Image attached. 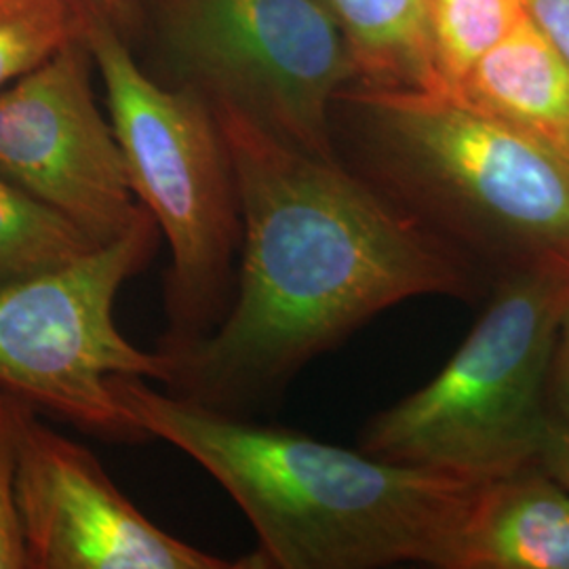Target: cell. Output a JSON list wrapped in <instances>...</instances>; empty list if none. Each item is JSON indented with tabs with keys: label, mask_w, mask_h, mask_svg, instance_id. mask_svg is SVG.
Returning <instances> with one entry per match:
<instances>
[{
	"label": "cell",
	"mask_w": 569,
	"mask_h": 569,
	"mask_svg": "<svg viewBox=\"0 0 569 569\" xmlns=\"http://www.w3.org/2000/svg\"><path fill=\"white\" fill-rule=\"evenodd\" d=\"M103 11L122 32L140 23V0H82Z\"/></svg>",
	"instance_id": "obj_20"
},
{
	"label": "cell",
	"mask_w": 569,
	"mask_h": 569,
	"mask_svg": "<svg viewBox=\"0 0 569 569\" xmlns=\"http://www.w3.org/2000/svg\"><path fill=\"white\" fill-rule=\"evenodd\" d=\"M239 186L243 239L224 321L167 357L169 392L256 418L312 359L422 296L472 298L477 264L338 159L211 106Z\"/></svg>",
	"instance_id": "obj_1"
},
{
	"label": "cell",
	"mask_w": 569,
	"mask_h": 569,
	"mask_svg": "<svg viewBox=\"0 0 569 569\" xmlns=\"http://www.w3.org/2000/svg\"><path fill=\"white\" fill-rule=\"evenodd\" d=\"M531 21L569 63V0H523Z\"/></svg>",
	"instance_id": "obj_18"
},
{
	"label": "cell",
	"mask_w": 569,
	"mask_h": 569,
	"mask_svg": "<svg viewBox=\"0 0 569 569\" xmlns=\"http://www.w3.org/2000/svg\"><path fill=\"white\" fill-rule=\"evenodd\" d=\"M117 401L203 467L239 505L258 547L237 569L437 568L475 483L237 418L117 376Z\"/></svg>",
	"instance_id": "obj_2"
},
{
	"label": "cell",
	"mask_w": 569,
	"mask_h": 569,
	"mask_svg": "<svg viewBox=\"0 0 569 569\" xmlns=\"http://www.w3.org/2000/svg\"><path fill=\"white\" fill-rule=\"evenodd\" d=\"M569 163V63L526 18L449 91Z\"/></svg>",
	"instance_id": "obj_11"
},
{
	"label": "cell",
	"mask_w": 569,
	"mask_h": 569,
	"mask_svg": "<svg viewBox=\"0 0 569 569\" xmlns=\"http://www.w3.org/2000/svg\"><path fill=\"white\" fill-rule=\"evenodd\" d=\"M16 502L26 569H237L152 523L89 449L39 416L21 443Z\"/></svg>",
	"instance_id": "obj_9"
},
{
	"label": "cell",
	"mask_w": 569,
	"mask_h": 569,
	"mask_svg": "<svg viewBox=\"0 0 569 569\" xmlns=\"http://www.w3.org/2000/svg\"><path fill=\"white\" fill-rule=\"evenodd\" d=\"M91 68L84 41L68 42L0 91V173L108 244L146 207L114 127L96 102Z\"/></svg>",
	"instance_id": "obj_8"
},
{
	"label": "cell",
	"mask_w": 569,
	"mask_h": 569,
	"mask_svg": "<svg viewBox=\"0 0 569 569\" xmlns=\"http://www.w3.org/2000/svg\"><path fill=\"white\" fill-rule=\"evenodd\" d=\"M538 467L545 468L555 481L569 489V428L552 420L540 449Z\"/></svg>",
	"instance_id": "obj_19"
},
{
	"label": "cell",
	"mask_w": 569,
	"mask_h": 569,
	"mask_svg": "<svg viewBox=\"0 0 569 569\" xmlns=\"http://www.w3.org/2000/svg\"><path fill=\"white\" fill-rule=\"evenodd\" d=\"M439 569H569V489L545 468L475 483Z\"/></svg>",
	"instance_id": "obj_10"
},
{
	"label": "cell",
	"mask_w": 569,
	"mask_h": 569,
	"mask_svg": "<svg viewBox=\"0 0 569 569\" xmlns=\"http://www.w3.org/2000/svg\"><path fill=\"white\" fill-rule=\"evenodd\" d=\"M37 416L26 399L0 387V569H26L16 481L21 443Z\"/></svg>",
	"instance_id": "obj_16"
},
{
	"label": "cell",
	"mask_w": 569,
	"mask_h": 569,
	"mask_svg": "<svg viewBox=\"0 0 569 569\" xmlns=\"http://www.w3.org/2000/svg\"><path fill=\"white\" fill-rule=\"evenodd\" d=\"M549 409L552 420L569 428V312L559 331L549 376Z\"/></svg>",
	"instance_id": "obj_17"
},
{
	"label": "cell",
	"mask_w": 569,
	"mask_h": 569,
	"mask_svg": "<svg viewBox=\"0 0 569 569\" xmlns=\"http://www.w3.org/2000/svg\"><path fill=\"white\" fill-rule=\"evenodd\" d=\"M161 228L143 213L129 232L81 260L0 289V387L37 411L117 443L152 437L117 401V376L169 382V361L122 336V284L152 262Z\"/></svg>",
	"instance_id": "obj_7"
},
{
	"label": "cell",
	"mask_w": 569,
	"mask_h": 569,
	"mask_svg": "<svg viewBox=\"0 0 569 569\" xmlns=\"http://www.w3.org/2000/svg\"><path fill=\"white\" fill-rule=\"evenodd\" d=\"M89 7L82 0H0V91L68 42L82 41Z\"/></svg>",
	"instance_id": "obj_15"
},
{
	"label": "cell",
	"mask_w": 569,
	"mask_h": 569,
	"mask_svg": "<svg viewBox=\"0 0 569 569\" xmlns=\"http://www.w3.org/2000/svg\"><path fill=\"white\" fill-rule=\"evenodd\" d=\"M388 201L498 274L569 262V163L446 91L348 87ZM363 178V176H361Z\"/></svg>",
	"instance_id": "obj_3"
},
{
	"label": "cell",
	"mask_w": 569,
	"mask_h": 569,
	"mask_svg": "<svg viewBox=\"0 0 569 569\" xmlns=\"http://www.w3.org/2000/svg\"><path fill=\"white\" fill-rule=\"evenodd\" d=\"M336 21L366 89L437 91L430 44V0H319Z\"/></svg>",
	"instance_id": "obj_12"
},
{
	"label": "cell",
	"mask_w": 569,
	"mask_h": 569,
	"mask_svg": "<svg viewBox=\"0 0 569 569\" xmlns=\"http://www.w3.org/2000/svg\"><path fill=\"white\" fill-rule=\"evenodd\" d=\"M526 18L523 0H430L437 91H453L468 70Z\"/></svg>",
	"instance_id": "obj_14"
},
{
	"label": "cell",
	"mask_w": 569,
	"mask_h": 569,
	"mask_svg": "<svg viewBox=\"0 0 569 569\" xmlns=\"http://www.w3.org/2000/svg\"><path fill=\"white\" fill-rule=\"evenodd\" d=\"M82 41L133 192L171 251L157 350L173 357L209 336L232 305L243 239L232 157L211 103L148 74L121 28L93 4Z\"/></svg>",
	"instance_id": "obj_4"
},
{
	"label": "cell",
	"mask_w": 569,
	"mask_h": 569,
	"mask_svg": "<svg viewBox=\"0 0 569 569\" xmlns=\"http://www.w3.org/2000/svg\"><path fill=\"white\" fill-rule=\"evenodd\" d=\"M100 247L72 220L0 173V289L60 270Z\"/></svg>",
	"instance_id": "obj_13"
},
{
	"label": "cell",
	"mask_w": 569,
	"mask_h": 569,
	"mask_svg": "<svg viewBox=\"0 0 569 569\" xmlns=\"http://www.w3.org/2000/svg\"><path fill=\"white\" fill-rule=\"evenodd\" d=\"M569 312V262L500 272L486 312L427 387L376 413L359 449L483 483L538 465L549 376Z\"/></svg>",
	"instance_id": "obj_5"
},
{
	"label": "cell",
	"mask_w": 569,
	"mask_h": 569,
	"mask_svg": "<svg viewBox=\"0 0 569 569\" xmlns=\"http://www.w3.org/2000/svg\"><path fill=\"white\" fill-rule=\"evenodd\" d=\"M143 20L161 51L164 79L157 81L338 159L331 110L355 72L319 0H140Z\"/></svg>",
	"instance_id": "obj_6"
}]
</instances>
